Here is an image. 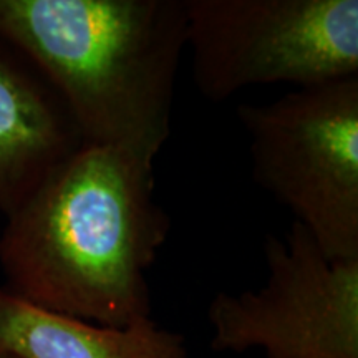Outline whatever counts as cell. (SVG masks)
I'll use <instances>...</instances> for the list:
<instances>
[{
  "mask_svg": "<svg viewBox=\"0 0 358 358\" xmlns=\"http://www.w3.org/2000/svg\"><path fill=\"white\" fill-rule=\"evenodd\" d=\"M153 169L122 150L80 146L7 216L3 287L98 325L153 317L146 272L169 234Z\"/></svg>",
  "mask_w": 358,
  "mask_h": 358,
  "instance_id": "obj_1",
  "label": "cell"
},
{
  "mask_svg": "<svg viewBox=\"0 0 358 358\" xmlns=\"http://www.w3.org/2000/svg\"><path fill=\"white\" fill-rule=\"evenodd\" d=\"M0 35L55 88L83 145L155 163L171 134L186 0H0Z\"/></svg>",
  "mask_w": 358,
  "mask_h": 358,
  "instance_id": "obj_2",
  "label": "cell"
},
{
  "mask_svg": "<svg viewBox=\"0 0 358 358\" xmlns=\"http://www.w3.org/2000/svg\"><path fill=\"white\" fill-rule=\"evenodd\" d=\"M254 181L294 214L325 257L358 259V75L241 105Z\"/></svg>",
  "mask_w": 358,
  "mask_h": 358,
  "instance_id": "obj_3",
  "label": "cell"
},
{
  "mask_svg": "<svg viewBox=\"0 0 358 358\" xmlns=\"http://www.w3.org/2000/svg\"><path fill=\"white\" fill-rule=\"evenodd\" d=\"M186 48L204 96L358 75V0H186Z\"/></svg>",
  "mask_w": 358,
  "mask_h": 358,
  "instance_id": "obj_4",
  "label": "cell"
},
{
  "mask_svg": "<svg viewBox=\"0 0 358 358\" xmlns=\"http://www.w3.org/2000/svg\"><path fill=\"white\" fill-rule=\"evenodd\" d=\"M267 280L261 289L219 292L208 308L211 347L266 358H358V259L325 257L292 224L264 241Z\"/></svg>",
  "mask_w": 358,
  "mask_h": 358,
  "instance_id": "obj_5",
  "label": "cell"
},
{
  "mask_svg": "<svg viewBox=\"0 0 358 358\" xmlns=\"http://www.w3.org/2000/svg\"><path fill=\"white\" fill-rule=\"evenodd\" d=\"M82 145L55 88L0 35V211H17Z\"/></svg>",
  "mask_w": 358,
  "mask_h": 358,
  "instance_id": "obj_6",
  "label": "cell"
},
{
  "mask_svg": "<svg viewBox=\"0 0 358 358\" xmlns=\"http://www.w3.org/2000/svg\"><path fill=\"white\" fill-rule=\"evenodd\" d=\"M0 348L19 358H187L181 334L153 317L127 327L62 315L0 287Z\"/></svg>",
  "mask_w": 358,
  "mask_h": 358,
  "instance_id": "obj_7",
  "label": "cell"
},
{
  "mask_svg": "<svg viewBox=\"0 0 358 358\" xmlns=\"http://www.w3.org/2000/svg\"><path fill=\"white\" fill-rule=\"evenodd\" d=\"M0 358H19V357H15L13 353L3 350V348H0Z\"/></svg>",
  "mask_w": 358,
  "mask_h": 358,
  "instance_id": "obj_8",
  "label": "cell"
}]
</instances>
